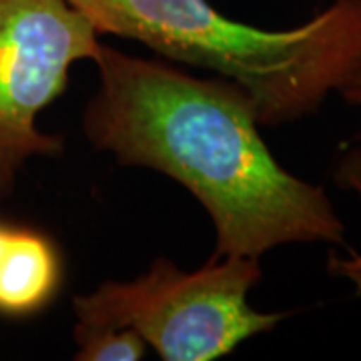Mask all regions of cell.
Listing matches in <instances>:
<instances>
[{
    "mask_svg": "<svg viewBox=\"0 0 361 361\" xmlns=\"http://www.w3.org/2000/svg\"><path fill=\"white\" fill-rule=\"evenodd\" d=\"M94 63L101 87L82 115L87 139L121 165L155 169L193 195L215 225L211 259H259L287 243L348 249L331 199L271 155L257 106L237 82L191 77L106 44Z\"/></svg>",
    "mask_w": 361,
    "mask_h": 361,
    "instance_id": "cell-1",
    "label": "cell"
},
{
    "mask_svg": "<svg viewBox=\"0 0 361 361\" xmlns=\"http://www.w3.org/2000/svg\"><path fill=\"white\" fill-rule=\"evenodd\" d=\"M99 35L147 44L169 61L237 82L275 127L319 111L361 63V2L334 0L291 30H263L211 0H68Z\"/></svg>",
    "mask_w": 361,
    "mask_h": 361,
    "instance_id": "cell-2",
    "label": "cell"
},
{
    "mask_svg": "<svg viewBox=\"0 0 361 361\" xmlns=\"http://www.w3.org/2000/svg\"><path fill=\"white\" fill-rule=\"evenodd\" d=\"M261 281L255 257L209 259L183 271L159 257L145 275L106 281L75 297L80 323L130 327L165 361H213L249 337L271 331L287 313L255 311L247 295Z\"/></svg>",
    "mask_w": 361,
    "mask_h": 361,
    "instance_id": "cell-3",
    "label": "cell"
},
{
    "mask_svg": "<svg viewBox=\"0 0 361 361\" xmlns=\"http://www.w3.org/2000/svg\"><path fill=\"white\" fill-rule=\"evenodd\" d=\"M90 20L68 0H0V199L13 193L28 157L63 153L39 115L68 87L75 63L97 56Z\"/></svg>",
    "mask_w": 361,
    "mask_h": 361,
    "instance_id": "cell-4",
    "label": "cell"
},
{
    "mask_svg": "<svg viewBox=\"0 0 361 361\" xmlns=\"http://www.w3.org/2000/svg\"><path fill=\"white\" fill-rule=\"evenodd\" d=\"M63 257L56 243L39 229L13 225L0 255V315L30 317L61 291Z\"/></svg>",
    "mask_w": 361,
    "mask_h": 361,
    "instance_id": "cell-5",
    "label": "cell"
},
{
    "mask_svg": "<svg viewBox=\"0 0 361 361\" xmlns=\"http://www.w3.org/2000/svg\"><path fill=\"white\" fill-rule=\"evenodd\" d=\"M77 355L80 361H139L145 357L147 341L130 327H106L77 323Z\"/></svg>",
    "mask_w": 361,
    "mask_h": 361,
    "instance_id": "cell-6",
    "label": "cell"
},
{
    "mask_svg": "<svg viewBox=\"0 0 361 361\" xmlns=\"http://www.w3.org/2000/svg\"><path fill=\"white\" fill-rule=\"evenodd\" d=\"M334 180L341 189H348L361 199V145L349 147L348 151L337 159ZM327 271L334 277L348 279L355 289V295L361 297V253H355L348 247L345 257H339L336 253L329 255Z\"/></svg>",
    "mask_w": 361,
    "mask_h": 361,
    "instance_id": "cell-7",
    "label": "cell"
},
{
    "mask_svg": "<svg viewBox=\"0 0 361 361\" xmlns=\"http://www.w3.org/2000/svg\"><path fill=\"white\" fill-rule=\"evenodd\" d=\"M337 92L343 97V101H348L349 104H353V106H360L361 109V63H360V66L355 68V73H353V75H351V77L345 80V85L337 90ZM355 141H361V130L357 133V135H355Z\"/></svg>",
    "mask_w": 361,
    "mask_h": 361,
    "instance_id": "cell-8",
    "label": "cell"
},
{
    "mask_svg": "<svg viewBox=\"0 0 361 361\" xmlns=\"http://www.w3.org/2000/svg\"><path fill=\"white\" fill-rule=\"evenodd\" d=\"M14 223H6V221H0V255L4 251V247L8 243V237H11V231H13Z\"/></svg>",
    "mask_w": 361,
    "mask_h": 361,
    "instance_id": "cell-9",
    "label": "cell"
}]
</instances>
